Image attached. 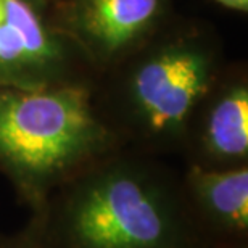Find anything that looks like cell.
Instances as JSON below:
<instances>
[{
	"label": "cell",
	"instance_id": "obj_1",
	"mask_svg": "<svg viewBox=\"0 0 248 248\" xmlns=\"http://www.w3.org/2000/svg\"><path fill=\"white\" fill-rule=\"evenodd\" d=\"M108 142L82 84L0 87V165L24 190L42 192Z\"/></svg>",
	"mask_w": 248,
	"mask_h": 248
},
{
	"label": "cell",
	"instance_id": "obj_8",
	"mask_svg": "<svg viewBox=\"0 0 248 248\" xmlns=\"http://www.w3.org/2000/svg\"><path fill=\"white\" fill-rule=\"evenodd\" d=\"M217 3L224 5L226 8L237 10V12L245 13L248 10V0H216Z\"/></svg>",
	"mask_w": 248,
	"mask_h": 248
},
{
	"label": "cell",
	"instance_id": "obj_3",
	"mask_svg": "<svg viewBox=\"0 0 248 248\" xmlns=\"http://www.w3.org/2000/svg\"><path fill=\"white\" fill-rule=\"evenodd\" d=\"M82 57L48 0H0V87L69 82Z\"/></svg>",
	"mask_w": 248,
	"mask_h": 248
},
{
	"label": "cell",
	"instance_id": "obj_7",
	"mask_svg": "<svg viewBox=\"0 0 248 248\" xmlns=\"http://www.w3.org/2000/svg\"><path fill=\"white\" fill-rule=\"evenodd\" d=\"M190 182L198 198L217 219L235 229L248 224V170L206 171L193 168Z\"/></svg>",
	"mask_w": 248,
	"mask_h": 248
},
{
	"label": "cell",
	"instance_id": "obj_5",
	"mask_svg": "<svg viewBox=\"0 0 248 248\" xmlns=\"http://www.w3.org/2000/svg\"><path fill=\"white\" fill-rule=\"evenodd\" d=\"M170 0H68L62 26L86 57L110 62L139 46L165 16Z\"/></svg>",
	"mask_w": 248,
	"mask_h": 248
},
{
	"label": "cell",
	"instance_id": "obj_6",
	"mask_svg": "<svg viewBox=\"0 0 248 248\" xmlns=\"http://www.w3.org/2000/svg\"><path fill=\"white\" fill-rule=\"evenodd\" d=\"M206 150L217 160L237 161L248 153V89L231 84L221 92L205 123Z\"/></svg>",
	"mask_w": 248,
	"mask_h": 248
},
{
	"label": "cell",
	"instance_id": "obj_4",
	"mask_svg": "<svg viewBox=\"0 0 248 248\" xmlns=\"http://www.w3.org/2000/svg\"><path fill=\"white\" fill-rule=\"evenodd\" d=\"M215 62L197 41L168 42L132 69L129 98L139 120L153 134H177L210 91Z\"/></svg>",
	"mask_w": 248,
	"mask_h": 248
},
{
	"label": "cell",
	"instance_id": "obj_2",
	"mask_svg": "<svg viewBox=\"0 0 248 248\" xmlns=\"http://www.w3.org/2000/svg\"><path fill=\"white\" fill-rule=\"evenodd\" d=\"M69 226L81 248H163L172 234L158 192L126 168L98 174L82 187Z\"/></svg>",
	"mask_w": 248,
	"mask_h": 248
}]
</instances>
